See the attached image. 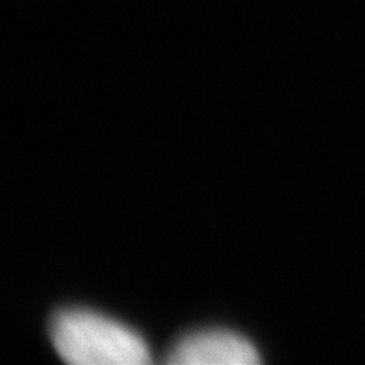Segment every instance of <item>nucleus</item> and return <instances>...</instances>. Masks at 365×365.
<instances>
[{"label":"nucleus","instance_id":"obj_1","mask_svg":"<svg viewBox=\"0 0 365 365\" xmlns=\"http://www.w3.org/2000/svg\"><path fill=\"white\" fill-rule=\"evenodd\" d=\"M49 339L59 357L75 365H144L153 360L143 335L93 309H59L49 323Z\"/></svg>","mask_w":365,"mask_h":365},{"label":"nucleus","instance_id":"obj_2","mask_svg":"<svg viewBox=\"0 0 365 365\" xmlns=\"http://www.w3.org/2000/svg\"><path fill=\"white\" fill-rule=\"evenodd\" d=\"M173 365H255L257 346L240 333L225 328L191 331L171 346L166 357Z\"/></svg>","mask_w":365,"mask_h":365}]
</instances>
